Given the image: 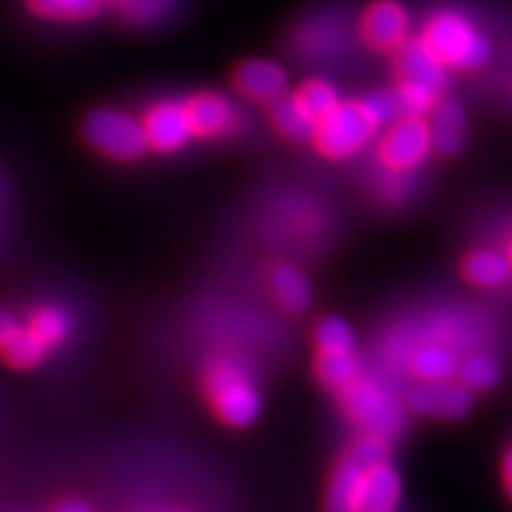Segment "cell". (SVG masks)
<instances>
[{
	"label": "cell",
	"instance_id": "obj_1",
	"mask_svg": "<svg viewBox=\"0 0 512 512\" xmlns=\"http://www.w3.org/2000/svg\"><path fill=\"white\" fill-rule=\"evenodd\" d=\"M420 41L446 69L456 72H479L494 57V46L484 29L453 8L432 12L422 27Z\"/></svg>",
	"mask_w": 512,
	"mask_h": 512
},
{
	"label": "cell",
	"instance_id": "obj_2",
	"mask_svg": "<svg viewBox=\"0 0 512 512\" xmlns=\"http://www.w3.org/2000/svg\"><path fill=\"white\" fill-rule=\"evenodd\" d=\"M204 392L214 413L230 427H247L261 415V392L238 358L219 356L204 370Z\"/></svg>",
	"mask_w": 512,
	"mask_h": 512
},
{
	"label": "cell",
	"instance_id": "obj_3",
	"mask_svg": "<svg viewBox=\"0 0 512 512\" xmlns=\"http://www.w3.org/2000/svg\"><path fill=\"white\" fill-rule=\"evenodd\" d=\"M382 131L380 121L370 112L366 100H339L313 131V145L332 162L356 157Z\"/></svg>",
	"mask_w": 512,
	"mask_h": 512
},
{
	"label": "cell",
	"instance_id": "obj_4",
	"mask_svg": "<svg viewBox=\"0 0 512 512\" xmlns=\"http://www.w3.org/2000/svg\"><path fill=\"white\" fill-rule=\"evenodd\" d=\"M342 411L354 425L363 427V432L380 434L392 439L403 427V408L396 396L373 377H358L339 392Z\"/></svg>",
	"mask_w": 512,
	"mask_h": 512
},
{
	"label": "cell",
	"instance_id": "obj_5",
	"mask_svg": "<svg viewBox=\"0 0 512 512\" xmlns=\"http://www.w3.org/2000/svg\"><path fill=\"white\" fill-rule=\"evenodd\" d=\"M83 138L95 152L119 159V162H133L150 150L143 121L124 110H112V107H102V110L88 114L83 121Z\"/></svg>",
	"mask_w": 512,
	"mask_h": 512
},
{
	"label": "cell",
	"instance_id": "obj_6",
	"mask_svg": "<svg viewBox=\"0 0 512 512\" xmlns=\"http://www.w3.org/2000/svg\"><path fill=\"white\" fill-rule=\"evenodd\" d=\"M434 152L430 124L425 117H399L384 126L377 143V162L384 171L411 176Z\"/></svg>",
	"mask_w": 512,
	"mask_h": 512
},
{
	"label": "cell",
	"instance_id": "obj_7",
	"mask_svg": "<svg viewBox=\"0 0 512 512\" xmlns=\"http://www.w3.org/2000/svg\"><path fill=\"white\" fill-rule=\"evenodd\" d=\"M349 19L339 10H318L299 22L292 34V48L302 60H335L349 46Z\"/></svg>",
	"mask_w": 512,
	"mask_h": 512
},
{
	"label": "cell",
	"instance_id": "obj_8",
	"mask_svg": "<svg viewBox=\"0 0 512 512\" xmlns=\"http://www.w3.org/2000/svg\"><path fill=\"white\" fill-rule=\"evenodd\" d=\"M408 408L434 420H460L472 411V392L458 380H418L408 392Z\"/></svg>",
	"mask_w": 512,
	"mask_h": 512
},
{
	"label": "cell",
	"instance_id": "obj_9",
	"mask_svg": "<svg viewBox=\"0 0 512 512\" xmlns=\"http://www.w3.org/2000/svg\"><path fill=\"white\" fill-rule=\"evenodd\" d=\"M358 34L377 53H396L411 38V15L396 0H375L363 12Z\"/></svg>",
	"mask_w": 512,
	"mask_h": 512
},
{
	"label": "cell",
	"instance_id": "obj_10",
	"mask_svg": "<svg viewBox=\"0 0 512 512\" xmlns=\"http://www.w3.org/2000/svg\"><path fill=\"white\" fill-rule=\"evenodd\" d=\"M143 131L147 138V147L162 155L183 150L192 138V126L185 102L178 100H159L143 117Z\"/></svg>",
	"mask_w": 512,
	"mask_h": 512
},
{
	"label": "cell",
	"instance_id": "obj_11",
	"mask_svg": "<svg viewBox=\"0 0 512 512\" xmlns=\"http://www.w3.org/2000/svg\"><path fill=\"white\" fill-rule=\"evenodd\" d=\"M185 110H188L192 136L195 138H204V140L228 138V136H235L242 126L240 110L235 107V102L216 91H204V93L192 95V98L185 102Z\"/></svg>",
	"mask_w": 512,
	"mask_h": 512
},
{
	"label": "cell",
	"instance_id": "obj_12",
	"mask_svg": "<svg viewBox=\"0 0 512 512\" xmlns=\"http://www.w3.org/2000/svg\"><path fill=\"white\" fill-rule=\"evenodd\" d=\"M396 74L399 81L418 83V86L430 88L434 93H444L448 83V69L434 57L420 38H408L403 46L396 50Z\"/></svg>",
	"mask_w": 512,
	"mask_h": 512
},
{
	"label": "cell",
	"instance_id": "obj_13",
	"mask_svg": "<svg viewBox=\"0 0 512 512\" xmlns=\"http://www.w3.org/2000/svg\"><path fill=\"white\" fill-rule=\"evenodd\" d=\"M235 88L240 95L254 102H273L285 95L287 74L273 60H247L235 69Z\"/></svg>",
	"mask_w": 512,
	"mask_h": 512
},
{
	"label": "cell",
	"instance_id": "obj_14",
	"mask_svg": "<svg viewBox=\"0 0 512 512\" xmlns=\"http://www.w3.org/2000/svg\"><path fill=\"white\" fill-rule=\"evenodd\" d=\"M430 136L434 152L453 157L467 143V117L465 110L453 98H439L430 112Z\"/></svg>",
	"mask_w": 512,
	"mask_h": 512
},
{
	"label": "cell",
	"instance_id": "obj_15",
	"mask_svg": "<svg viewBox=\"0 0 512 512\" xmlns=\"http://www.w3.org/2000/svg\"><path fill=\"white\" fill-rule=\"evenodd\" d=\"M401 505V477L396 467L384 460V463L366 470L363 479L361 510L358 512H396Z\"/></svg>",
	"mask_w": 512,
	"mask_h": 512
},
{
	"label": "cell",
	"instance_id": "obj_16",
	"mask_svg": "<svg viewBox=\"0 0 512 512\" xmlns=\"http://www.w3.org/2000/svg\"><path fill=\"white\" fill-rule=\"evenodd\" d=\"M460 271H463L467 283L482 287V290H498V287H505L512 280V264L508 254L489 247L472 249L463 259Z\"/></svg>",
	"mask_w": 512,
	"mask_h": 512
},
{
	"label": "cell",
	"instance_id": "obj_17",
	"mask_svg": "<svg viewBox=\"0 0 512 512\" xmlns=\"http://www.w3.org/2000/svg\"><path fill=\"white\" fill-rule=\"evenodd\" d=\"M363 479L366 470L344 458L332 470L328 489H325V512H358L361 510Z\"/></svg>",
	"mask_w": 512,
	"mask_h": 512
},
{
	"label": "cell",
	"instance_id": "obj_18",
	"mask_svg": "<svg viewBox=\"0 0 512 512\" xmlns=\"http://www.w3.org/2000/svg\"><path fill=\"white\" fill-rule=\"evenodd\" d=\"M458 356L446 342H422L408 354L406 368L415 380H451L458 373Z\"/></svg>",
	"mask_w": 512,
	"mask_h": 512
},
{
	"label": "cell",
	"instance_id": "obj_19",
	"mask_svg": "<svg viewBox=\"0 0 512 512\" xmlns=\"http://www.w3.org/2000/svg\"><path fill=\"white\" fill-rule=\"evenodd\" d=\"M271 121L278 128V133H283L290 140H297V143L311 140L318 124V119L306 110L294 93L280 95L278 100L271 102Z\"/></svg>",
	"mask_w": 512,
	"mask_h": 512
},
{
	"label": "cell",
	"instance_id": "obj_20",
	"mask_svg": "<svg viewBox=\"0 0 512 512\" xmlns=\"http://www.w3.org/2000/svg\"><path fill=\"white\" fill-rule=\"evenodd\" d=\"M271 290L278 304L290 313H304L311 304L309 278L292 264H280L271 271Z\"/></svg>",
	"mask_w": 512,
	"mask_h": 512
},
{
	"label": "cell",
	"instance_id": "obj_21",
	"mask_svg": "<svg viewBox=\"0 0 512 512\" xmlns=\"http://www.w3.org/2000/svg\"><path fill=\"white\" fill-rule=\"evenodd\" d=\"M318 356H344L356 351V332L344 318L328 316L313 330Z\"/></svg>",
	"mask_w": 512,
	"mask_h": 512
},
{
	"label": "cell",
	"instance_id": "obj_22",
	"mask_svg": "<svg viewBox=\"0 0 512 512\" xmlns=\"http://www.w3.org/2000/svg\"><path fill=\"white\" fill-rule=\"evenodd\" d=\"M0 351L12 368H36L38 363H43L50 349L29 330L27 323H22V328L0 347Z\"/></svg>",
	"mask_w": 512,
	"mask_h": 512
},
{
	"label": "cell",
	"instance_id": "obj_23",
	"mask_svg": "<svg viewBox=\"0 0 512 512\" xmlns=\"http://www.w3.org/2000/svg\"><path fill=\"white\" fill-rule=\"evenodd\" d=\"M27 325L48 349L62 344L72 332V318L60 306H41V309L31 313Z\"/></svg>",
	"mask_w": 512,
	"mask_h": 512
},
{
	"label": "cell",
	"instance_id": "obj_24",
	"mask_svg": "<svg viewBox=\"0 0 512 512\" xmlns=\"http://www.w3.org/2000/svg\"><path fill=\"white\" fill-rule=\"evenodd\" d=\"M316 375L325 387L339 394L344 387H349L351 382L361 377V363H358L356 354L318 356Z\"/></svg>",
	"mask_w": 512,
	"mask_h": 512
},
{
	"label": "cell",
	"instance_id": "obj_25",
	"mask_svg": "<svg viewBox=\"0 0 512 512\" xmlns=\"http://www.w3.org/2000/svg\"><path fill=\"white\" fill-rule=\"evenodd\" d=\"M458 382H463L470 392H486L494 389L501 377L498 363L486 354H472L458 363Z\"/></svg>",
	"mask_w": 512,
	"mask_h": 512
},
{
	"label": "cell",
	"instance_id": "obj_26",
	"mask_svg": "<svg viewBox=\"0 0 512 512\" xmlns=\"http://www.w3.org/2000/svg\"><path fill=\"white\" fill-rule=\"evenodd\" d=\"M294 95H297V100L302 102L306 110H309L318 121L339 102L337 88L325 79H311L302 83V86L294 91Z\"/></svg>",
	"mask_w": 512,
	"mask_h": 512
},
{
	"label": "cell",
	"instance_id": "obj_27",
	"mask_svg": "<svg viewBox=\"0 0 512 512\" xmlns=\"http://www.w3.org/2000/svg\"><path fill=\"white\" fill-rule=\"evenodd\" d=\"M396 100H399L401 114L403 117H425V114L432 112V107L437 105L441 98L439 93L430 91V88L418 86V83L399 81L394 88Z\"/></svg>",
	"mask_w": 512,
	"mask_h": 512
},
{
	"label": "cell",
	"instance_id": "obj_28",
	"mask_svg": "<svg viewBox=\"0 0 512 512\" xmlns=\"http://www.w3.org/2000/svg\"><path fill=\"white\" fill-rule=\"evenodd\" d=\"M176 5L178 0H121L124 15L140 27H152V24L169 19L174 15Z\"/></svg>",
	"mask_w": 512,
	"mask_h": 512
},
{
	"label": "cell",
	"instance_id": "obj_29",
	"mask_svg": "<svg viewBox=\"0 0 512 512\" xmlns=\"http://www.w3.org/2000/svg\"><path fill=\"white\" fill-rule=\"evenodd\" d=\"M347 460L356 463L363 470H370V467L384 463L389 460V439L380 437V434L363 432L361 437L354 439V444L349 446Z\"/></svg>",
	"mask_w": 512,
	"mask_h": 512
},
{
	"label": "cell",
	"instance_id": "obj_30",
	"mask_svg": "<svg viewBox=\"0 0 512 512\" xmlns=\"http://www.w3.org/2000/svg\"><path fill=\"white\" fill-rule=\"evenodd\" d=\"M34 10L53 19H86L98 12L100 0H31Z\"/></svg>",
	"mask_w": 512,
	"mask_h": 512
},
{
	"label": "cell",
	"instance_id": "obj_31",
	"mask_svg": "<svg viewBox=\"0 0 512 512\" xmlns=\"http://www.w3.org/2000/svg\"><path fill=\"white\" fill-rule=\"evenodd\" d=\"M366 105L370 107V112L375 114V119L380 121V126H389L394 119L403 117L401 114V107H399V100H396V93L394 88H389V91H377L373 95H368Z\"/></svg>",
	"mask_w": 512,
	"mask_h": 512
},
{
	"label": "cell",
	"instance_id": "obj_32",
	"mask_svg": "<svg viewBox=\"0 0 512 512\" xmlns=\"http://www.w3.org/2000/svg\"><path fill=\"white\" fill-rule=\"evenodd\" d=\"M411 176L406 174H392V171L382 169V178L377 181V190L384 200L389 202H403L408 195H411Z\"/></svg>",
	"mask_w": 512,
	"mask_h": 512
},
{
	"label": "cell",
	"instance_id": "obj_33",
	"mask_svg": "<svg viewBox=\"0 0 512 512\" xmlns=\"http://www.w3.org/2000/svg\"><path fill=\"white\" fill-rule=\"evenodd\" d=\"M19 328H22V320H19L12 311L0 309V347H3Z\"/></svg>",
	"mask_w": 512,
	"mask_h": 512
},
{
	"label": "cell",
	"instance_id": "obj_34",
	"mask_svg": "<svg viewBox=\"0 0 512 512\" xmlns=\"http://www.w3.org/2000/svg\"><path fill=\"white\" fill-rule=\"evenodd\" d=\"M501 472H503V484H505V491H508L510 501H512V444L505 448V456H503V465H501Z\"/></svg>",
	"mask_w": 512,
	"mask_h": 512
},
{
	"label": "cell",
	"instance_id": "obj_35",
	"mask_svg": "<svg viewBox=\"0 0 512 512\" xmlns=\"http://www.w3.org/2000/svg\"><path fill=\"white\" fill-rule=\"evenodd\" d=\"M57 512H93V510L91 505H86L83 501H67L57 508Z\"/></svg>",
	"mask_w": 512,
	"mask_h": 512
},
{
	"label": "cell",
	"instance_id": "obj_36",
	"mask_svg": "<svg viewBox=\"0 0 512 512\" xmlns=\"http://www.w3.org/2000/svg\"><path fill=\"white\" fill-rule=\"evenodd\" d=\"M505 254H508V259H510V264H512V240L508 242V252H505Z\"/></svg>",
	"mask_w": 512,
	"mask_h": 512
}]
</instances>
